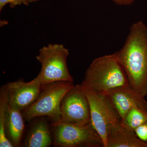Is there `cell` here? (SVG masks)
<instances>
[{
  "mask_svg": "<svg viewBox=\"0 0 147 147\" xmlns=\"http://www.w3.org/2000/svg\"><path fill=\"white\" fill-rule=\"evenodd\" d=\"M24 119L22 112L8 104L6 114V133L14 147L21 145L25 128Z\"/></svg>",
  "mask_w": 147,
  "mask_h": 147,
  "instance_id": "8fae6325",
  "label": "cell"
},
{
  "mask_svg": "<svg viewBox=\"0 0 147 147\" xmlns=\"http://www.w3.org/2000/svg\"><path fill=\"white\" fill-rule=\"evenodd\" d=\"M80 85L89 102L91 122L105 147L108 132L113 127L120 123V117L105 93L95 91L83 82Z\"/></svg>",
  "mask_w": 147,
  "mask_h": 147,
  "instance_id": "5b68a950",
  "label": "cell"
},
{
  "mask_svg": "<svg viewBox=\"0 0 147 147\" xmlns=\"http://www.w3.org/2000/svg\"><path fill=\"white\" fill-rule=\"evenodd\" d=\"M69 52L63 45L49 44L39 50L36 57L41 67L38 76L42 86L54 82H74L67 63Z\"/></svg>",
  "mask_w": 147,
  "mask_h": 147,
  "instance_id": "3957f363",
  "label": "cell"
},
{
  "mask_svg": "<svg viewBox=\"0 0 147 147\" xmlns=\"http://www.w3.org/2000/svg\"><path fill=\"white\" fill-rule=\"evenodd\" d=\"M30 4L28 0H0V11L7 4H9L11 8H14L17 6L28 5Z\"/></svg>",
  "mask_w": 147,
  "mask_h": 147,
  "instance_id": "9a60e30c",
  "label": "cell"
},
{
  "mask_svg": "<svg viewBox=\"0 0 147 147\" xmlns=\"http://www.w3.org/2000/svg\"><path fill=\"white\" fill-rule=\"evenodd\" d=\"M8 104V96L6 85L0 90V147H13V145L7 136L5 131L6 109Z\"/></svg>",
  "mask_w": 147,
  "mask_h": 147,
  "instance_id": "4fadbf2b",
  "label": "cell"
},
{
  "mask_svg": "<svg viewBox=\"0 0 147 147\" xmlns=\"http://www.w3.org/2000/svg\"><path fill=\"white\" fill-rule=\"evenodd\" d=\"M61 121L79 125L91 122L88 100L80 84L74 86L64 96L60 106Z\"/></svg>",
  "mask_w": 147,
  "mask_h": 147,
  "instance_id": "52a82bcc",
  "label": "cell"
},
{
  "mask_svg": "<svg viewBox=\"0 0 147 147\" xmlns=\"http://www.w3.org/2000/svg\"><path fill=\"white\" fill-rule=\"evenodd\" d=\"M28 1L29 3H31L35 2L37 1L38 0H28Z\"/></svg>",
  "mask_w": 147,
  "mask_h": 147,
  "instance_id": "ac0fdd59",
  "label": "cell"
},
{
  "mask_svg": "<svg viewBox=\"0 0 147 147\" xmlns=\"http://www.w3.org/2000/svg\"><path fill=\"white\" fill-rule=\"evenodd\" d=\"M73 82H54L42 87L35 102L22 112L24 119L30 121L39 117H48L53 123L61 121L60 106L67 93L74 86Z\"/></svg>",
  "mask_w": 147,
  "mask_h": 147,
  "instance_id": "277c9868",
  "label": "cell"
},
{
  "mask_svg": "<svg viewBox=\"0 0 147 147\" xmlns=\"http://www.w3.org/2000/svg\"><path fill=\"white\" fill-rule=\"evenodd\" d=\"M53 144L61 147H103L101 137L91 122L79 125L63 122L52 123Z\"/></svg>",
  "mask_w": 147,
  "mask_h": 147,
  "instance_id": "8992f818",
  "label": "cell"
},
{
  "mask_svg": "<svg viewBox=\"0 0 147 147\" xmlns=\"http://www.w3.org/2000/svg\"><path fill=\"white\" fill-rule=\"evenodd\" d=\"M105 147H147L134 131L128 129L121 123L113 127L108 132Z\"/></svg>",
  "mask_w": 147,
  "mask_h": 147,
  "instance_id": "30bf717a",
  "label": "cell"
},
{
  "mask_svg": "<svg viewBox=\"0 0 147 147\" xmlns=\"http://www.w3.org/2000/svg\"><path fill=\"white\" fill-rule=\"evenodd\" d=\"M147 121V110L136 107L129 110L121 123L123 126L134 131Z\"/></svg>",
  "mask_w": 147,
  "mask_h": 147,
  "instance_id": "5bb4252c",
  "label": "cell"
},
{
  "mask_svg": "<svg viewBox=\"0 0 147 147\" xmlns=\"http://www.w3.org/2000/svg\"><path fill=\"white\" fill-rule=\"evenodd\" d=\"M134 132L141 141L147 144V121L137 127Z\"/></svg>",
  "mask_w": 147,
  "mask_h": 147,
  "instance_id": "2e32d148",
  "label": "cell"
},
{
  "mask_svg": "<svg viewBox=\"0 0 147 147\" xmlns=\"http://www.w3.org/2000/svg\"><path fill=\"white\" fill-rule=\"evenodd\" d=\"M129 86L144 96L147 94V27L139 21L132 25L123 47L115 53Z\"/></svg>",
  "mask_w": 147,
  "mask_h": 147,
  "instance_id": "6da1fadb",
  "label": "cell"
},
{
  "mask_svg": "<svg viewBox=\"0 0 147 147\" xmlns=\"http://www.w3.org/2000/svg\"><path fill=\"white\" fill-rule=\"evenodd\" d=\"M83 82L95 91L104 93L129 86L115 53L94 60L87 69Z\"/></svg>",
  "mask_w": 147,
  "mask_h": 147,
  "instance_id": "7a4b0ae2",
  "label": "cell"
},
{
  "mask_svg": "<svg viewBox=\"0 0 147 147\" xmlns=\"http://www.w3.org/2000/svg\"><path fill=\"white\" fill-rule=\"evenodd\" d=\"M105 94L119 116L121 121L129 110L134 107L147 110V102L145 96L129 86L115 89Z\"/></svg>",
  "mask_w": 147,
  "mask_h": 147,
  "instance_id": "9c48e42d",
  "label": "cell"
},
{
  "mask_svg": "<svg viewBox=\"0 0 147 147\" xmlns=\"http://www.w3.org/2000/svg\"><path fill=\"white\" fill-rule=\"evenodd\" d=\"M53 144L48 123L44 119L36 122L32 127L24 143L26 147H47Z\"/></svg>",
  "mask_w": 147,
  "mask_h": 147,
  "instance_id": "7c38bea8",
  "label": "cell"
},
{
  "mask_svg": "<svg viewBox=\"0 0 147 147\" xmlns=\"http://www.w3.org/2000/svg\"><path fill=\"white\" fill-rule=\"evenodd\" d=\"M116 4L120 5H130L134 3L135 0H112Z\"/></svg>",
  "mask_w": 147,
  "mask_h": 147,
  "instance_id": "e0dca14e",
  "label": "cell"
},
{
  "mask_svg": "<svg viewBox=\"0 0 147 147\" xmlns=\"http://www.w3.org/2000/svg\"><path fill=\"white\" fill-rule=\"evenodd\" d=\"M5 85L9 105L21 112L35 102L42 90L38 76L30 82L18 80Z\"/></svg>",
  "mask_w": 147,
  "mask_h": 147,
  "instance_id": "ba28073f",
  "label": "cell"
}]
</instances>
